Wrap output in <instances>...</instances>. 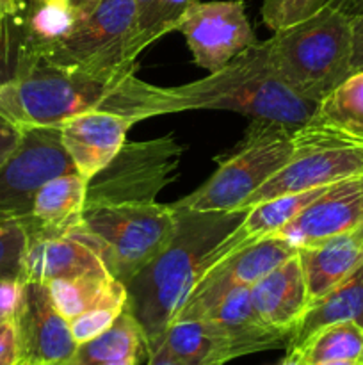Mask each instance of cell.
Masks as SVG:
<instances>
[{
  "label": "cell",
  "instance_id": "obj_1",
  "mask_svg": "<svg viewBox=\"0 0 363 365\" xmlns=\"http://www.w3.org/2000/svg\"><path fill=\"white\" fill-rule=\"evenodd\" d=\"M160 86L135 77H102L39 57H18L14 77L0 86V116L18 128L60 127L88 110H107L137 121L160 116Z\"/></svg>",
  "mask_w": 363,
  "mask_h": 365
},
{
  "label": "cell",
  "instance_id": "obj_2",
  "mask_svg": "<svg viewBox=\"0 0 363 365\" xmlns=\"http://www.w3.org/2000/svg\"><path fill=\"white\" fill-rule=\"evenodd\" d=\"M244 214L177 209L171 241L127 284V310L141 327L146 348L152 349L162 339L201 274L205 259Z\"/></svg>",
  "mask_w": 363,
  "mask_h": 365
},
{
  "label": "cell",
  "instance_id": "obj_3",
  "mask_svg": "<svg viewBox=\"0 0 363 365\" xmlns=\"http://www.w3.org/2000/svg\"><path fill=\"white\" fill-rule=\"evenodd\" d=\"M159 106L160 116L182 110H231L251 121L298 130L315 116L319 102L294 91L270 64L265 41H258L209 77L160 88Z\"/></svg>",
  "mask_w": 363,
  "mask_h": 365
},
{
  "label": "cell",
  "instance_id": "obj_4",
  "mask_svg": "<svg viewBox=\"0 0 363 365\" xmlns=\"http://www.w3.org/2000/svg\"><path fill=\"white\" fill-rule=\"evenodd\" d=\"M265 45L276 73L313 102L352 75V18L331 2L276 31Z\"/></svg>",
  "mask_w": 363,
  "mask_h": 365
},
{
  "label": "cell",
  "instance_id": "obj_5",
  "mask_svg": "<svg viewBox=\"0 0 363 365\" xmlns=\"http://www.w3.org/2000/svg\"><path fill=\"white\" fill-rule=\"evenodd\" d=\"M174 230L177 209L149 202L85 207L80 225L66 235L89 246L107 271L127 285L162 252Z\"/></svg>",
  "mask_w": 363,
  "mask_h": 365
},
{
  "label": "cell",
  "instance_id": "obj_6",
  "mask_svg": "<svg viewBox=\"0 0 363 365\" xmlns=\"http://www.w3.org/2000/svg\"><path fill=\"white\" fill-rule=\"evenodd\" d=\"M294 153V130L251 121L233 153L219 159L212 177L196 191L173 203L198 212H231L262 187Z\"/></svg>",
  "mask_w": 363,
  "mask_h": 365
},
{
  "label": "cell",
  "instance_id": "obj_7",
  "mask_svg": "<svg viewBox=\"0 0 363 365\" xmlns=\"http://www.w3.org/2000/svg\"><path fill=\"white\" fill-rule=\"evenodd\" d=\"M363 175V141L310 120L294 130V153L238 210L285 195L330 187Z\"/></svg>",
  "mask_w": 363,
  "mask_h": 365
},
{
  "label": "cell",
  "instance_id": "obj_8",
  "mask_svg": "<svg viewBox=\"0 0 363 365\" xmlns=\"http://www.w3.org/2000/svg\"><path fill=\"white\" fill-rule=\"evenodd\" d=\"M134 29V0H100L63 43L36 57L91 75L123 77L135 73V64L127 59Z\"/></svg>",
  "mask_w": 363,
  "mask_h": 365
},
{
  "label": "cell",
  "instance_id": "obj_9",
  "mask_svg": "<svg viewBox=\"0 0 363 365\" xmlns=\"http://www.w3.org/2000/svg\"><path fill=\"white\" fill-rule=\"evenodd\" d=\"M185 148L173 138L125 143L107 168L88 182L85 207L149 203L177 175Z\"/></svg>",
  "mask_w": 363,
  "mask_h": 365
},
{
  "label": "cell",
  "instance_id": "obj_10",
  "mask_svg": "<svg viewBox=\"0 0 363 365\" xmlns=\"http://www.w3.org/2000/svg\"><path fill=\"white\" fill-rule=\"evenodd\" d=\"M73 171L60 127L21 128L18 145L0 164V220L23 221L39 189Z\"/></svg>",
  "mask_w": 363,
  "mask_h": 365
},
{
  "label": "cell",
  "instance_id": "obj_11",
  "mask_svg": "<svg viewBox=\"0 0 363 365\" xmlns=\"http://www.w3.org/2000/svg\"><path fill=\"white\" fill-rule=\"evenodd\" d=\"M177 31L185 36L194 63L209 73L221 70L258 43L246 16L244 0L192 4Z\"/></svg>",
  "mask_w": 363,
  "mask_h": 365
},
{
  "label": "cell",
  "instance_id": "obj_12",
  "mask_svg": "<svg viewBox=\"0 0 363 365\" xmlns=\"http://www.w3.org/2000/svg\"><path fill=\"white\" fill-rule=\"evenodd\" d=\"M295 252L298 250L292 248L283 239L269 235L223 257L199 274L174 321L199 319L228 292L233 289L253 287L260 278L265 277Z\"/></svg>",
  "mask_w": 363,
  "mask_h": 365
},
{
  "label": "cell",
  "instance_id": "obj_13",
  "mask_svg": "<svg viewBox=\"0 0 363 365\" xmlns=\"http://www.w3.org/2000/svg\"><path fill=\"white\" fill-rule=\"evenodd\" d=\"M21 364L68 365L73 364L78 344L70 324L57 310L48 285L25 284L21 305L16 312Z\"/></svg>",
  "mask_w": 363,
  "mask_h": 365
},
{
  "label": "cell",
  "instance_id": "obj_14",
  "mask_svg": "<svg viewBox=\"0 0 363 365\" xmlns=\"http://www.w3.org/2000/svg\"><path fill=\"white\" fill-rule=\"evenodd\" d=\"M362 223L363 175L324 189L274 237L283 239L292 248L299 250L354 230Z\"/></svg>",
  "mask_w": 363,
  "mask_h": 365
},
{
  "label": "cell",
  "instance_id": "obj_15",
  "mask_svg": "<svg viewBox=\"0 0 363 365\" xmlns=\"http://www.w3.org/2000/svg\"><path fill=\"white\" fill-rule=\"evenodd\" d=\"M132 118L107 110H88L60 123V139L78 175L91 180L127 143Z\"/></svg>",
  "mask_w": 363,
  "mask_h": 365
},
{
  "label": "cell",
  "instance_id": "obj_16",
  "mask_svg": "<svg viewBox=\"0 0 363 365\" xmlns=\"http://www.w3.org/2000/svg\"><path fill=\"white\" fill-rule=\"evenodd\" d=\"M110 274L89 246L71 235H27L21 257L20 278L23 284H52L57 280Z\"/></svg>",
  "mask_w": 363,
  "mask_h": 365
},
{
  "label": "cell",
  "instance_id": "obj_17",
  "mask_svg": "<svg viewBox=\"0 0 363 365\" xmlns=\"http://www.w3.org/2000/svg\"><path fill=\"white\" fill-rule=\"evenodd\" d=\"M157 344H162L184 365H224L238 356L258 353L251 342L210 319L174 321Z\"/></svg>",
  "mask_w": 363,
  "mask_h": 365
},
{
  "label": "cell",
  "instance_id": "obj_18",
  "mask_svg": "<svg viewBox=\"0 0 363 365\" xmlns=\"http://www.w3.org/2000/svg\"><path fill=\"white\" fill-rule=\"evenodd\" d=\"M249 291L260 319L273 330L290 337L310 303L298 252L260 278Z\"/></svg>",
  "mask_w": 363,
  "mask_h": 365
},
{
  "label": "cell",
  "instance_id": "obj_19",
  "mask_svg": "<svg viewBox=\"0 0 363 365\" xmlns=\"http://www.w3.org/2000/svg\"><path fill=\"white\" fill-rule=\"evenodd\" d=\"M310 302L326 294L363 266V228L298 250Z\"/></svg>",
  "mask_w": 363,
  "mask_h": 365
},
{
  "label": "cell",
  "instance_id": "obj_20",
  "mask_svg": "<svg viewBox=\"0 0 363 365\" xmlns=\"http://www.w3.org/2000/svg\"><path fill=\"white\" fill-rule=\"evenodd\" d=\"M88 196V180L77 171L46 182L32 202L23 223L27 235H66L80 225Z\"/></svg>",
  "mask_w": 363,
  "mask_h": 365
},
{
  "label": "cell",
  "instance_id": "obj_21",
  "mask_svg": "<svg viewBox=\"0 0 363 365\" xmlns=\"http://www.w3.org/2000/svg\"><path fill=\"white\" fill-rule=\"evenodd\" d=\"M326 187L313 189V191L298 192V195H285L278 198L265 200L262 203H256L251 209L246 210L244 217L241 223L223 239L217 242L216 248L210 252V255L205 259L203 271L209 269L212 264L230 253L238 252L246 246L253 245L256 241L274 235L280 232L285 225L290 223L308 203H312L320 192ZM201 271V273H203Z\"/></svg>",
  "mask_w": 363,
  "mask_h": 365
},
{
  "label": "cell",
  "instance_id": "obj_22",
  "mask_svg": "<svg viewBox=\"0 0 363 365\" xmlns=\"http://www.w3.org/2000/svg\"><path fill=\"white\" fill-rule=\"evenodd\" d=\"M85 13L70 0H28L16 18L18 57L43 56L77 29Z\"/></svg>",
  "mask_w": 363,
  "mask_h": 365
},
{
  "label": "cell",
  "instance_id": "obj_23",
  "mask_svg": "<svg viewBox=\"0 0 363 365\" xmlns=\"http://www.w3.org/2000/svg\"><path fill=\"white\" fill-rule=\"evenodd\" d=\"M337 323H356L363 328V266L337 287L308 303L292 330L287 351H295L320 328Z\"/></svg>",
  "mask_w": 363,
  "mask_h": 365
},
{
  "label": "cell",
  "instance_id": "obj_24",
  "mask_svg": "<svg viewBox=\"0 0 363 365\" xmlns=\"http://www.w3.org/2000/svg\"><path fill=\"white\" fill-rule=\"evenodd\" d=\"M144 356L148 359L144 334L125 309L109 330L78 344L73 365H137Z\"/></svg>",
  "mask_w": 363,
  "mask_h": 365
},
{
  "label": "cell",
  "instance_id": "obj_25",
  "mask_svg": "<svg viewBox=\"0 0 363 365\" xmlns=\"http://www.w3.org/2000/svg\"><path fill=\"white\" fill-rule=\"evenodd\" d=\"M48 291L57 310L68 321L95 309L127 307V285L112 274H88L71 280H57L48 284Z\"/></svg>",
  "mask_w": 363,
  "mask_h": 365
},
{
  "label": "cell",
  "instance_id": "obj_26",
  "mask_svg": "<svg viewBox=\"0 0 363 365\" xmlns=\"http://www.w3.org/2000/svg\"><path fill=\"white\" fill-rule=\"evenodd\" d=\"M312 121L363 141V71H354L327 93Z\"/></svg>",
  "mask_w": 363,
  "mask_h": 365
},
{
  "label": "cell",
  "instance_id": "obj_27",
  "mask_svg": "<svg viewBox=\"0 0 363 365\" xmlns=\"http://www.w3.org/2000/svg\"><path fill=\"white\" fill-rule=\"evenodd\" d=\"M135 29L127 59L135 64L139 53L171 31H177L182 16L198 0H134Z\"/></svg>",
  "mask_w": 363,
  "mask_h": 365
},
{
  "label": "cell",
  "instance_id": "obj_28",
  "mask_svg": "<svg viewBox=\"0 0 363 365\" xmlns=\"http://www.w3.org/2000/svg\"><path fill=\"white\" fill-rule=\"evenodd\" d=\"M306 365L327 360L363 362V328L356 323H337L320 328L295 351Z\"/></svg>",
  "mask_w": 363,
  "mask_h": 365
},
{
  "label": "cell",
  "instance_id": "obj_29",
  "mask_svg": "<svg viewBox=\"0 0 363 365\" xmlns=\"http://www.w3.org/2000/svg\"><path fill=\"white\" fill-rule=\"evenodd\" d=\"M327 0H263L262 20L273 32L312 16Z\"/></svg>",
  "mask_w": 363,
  "mask_h": 365
},
{
  "label": "cell",
  "instance_id": "obj_30",
  "mask_svg": "<svg viewBox=\"0 0 363 365\" xmlns=\"http://www.w3.org/2000/svg\"><path fill=\"white\" fill-rule=\"evenodd\" d=\"M27 246V230L20 220L0 221V277H18Z\"/></svg>",
  "mask_w": 363,
  "mask_h": 365
},
{
  "label": "cell",
  "instance_id": "obj_31",
  "mask_svg": "<svg viewBox=\"0 0 363 365\" xmlns=\"http://www.w3.org/2000/svg\"><path fill=\"white\" fill-rule=\"evenodd\" d=\"M125 309H127V307L95 309L68 321L75 342H77V344H84V342L93 341L95 337L102 335L103 331H107L114 323H116V319L121 316V312H123Z\"/></svg>",
  "mask_w": 363,
  "mask_h": 365
},
{
  "label": "cell",
  "instance_id": "obj_32",
  "mask_svg": "<svg viewBox=\"0 0 363 365\" xmlns=\"http://www.w3.org/2000/svg\"><path fill=\"white\" fill-rule=\"evenodd\" d=\"M18 59L16 20L0 21V86L14 77Z\"/></svg>",
  "mask_w": 363,
  "mask_h": 365
},
{
  "label": "cell",
  "instance_id": "obj_33",
  "mask_svg": "<svg viewBox=\"0 0 363 365\" xmlns=\"http://www.w3.org/2000/svg\"><path fill=\"white\" fill-rule=\"evenodd\" d=\"M0 365H21L16 317L0 321Z\"/></svg>",
  "mask_w": 363,
  "mask_h": 365
},
{
  "label": "cell",
  "instance_id": "obj_34",
  "mask_svg": "<svg viewBox=\"0 0 363 365\" xmlns=\"http://www.w3.org/2000/svg\"><path fill=\"white\" fill-rule=\"evenodd\" d=\"M20 132L21 128H18L16 125L11 123L9 120L0 116V164L6 160V157L9 155L14 150V146L18 145Z\"/></svg>",
  "mask_w": 363,
  "mask_h": 365
},
{
  "label": "cell",
  "instance_id": "obj_35",
  "mask_svg": "<svg viewBox=\"0 0 363 365\" xmlns=\"http://www.w3.org/2000/svg\"><path fill=\"white\" fill-rule=\"evenodd\" d=\"M352 73L363 71V14L352 16Z\"/></svg>",
  "mask_w": 363,
  "mask_h": 365
},
{
  "label": "cell",
  "instance_id": "obj_36",
  "mask_svg": "<svg viewBox=\"0 0 363 365\" xmlns=\"http://www.w3.org/2000/svg\"><path fill=\"white\" fill-rule=\"evenodd\" d=\"M148 365H184L166 351L162 344H157L148 351Z\"/></svg>",
  "mask_w": 363,
  "mask_h": 365
},
{
  "label": "cell",
  "instance_id": "obj_37",
  "mask_svg": "<svg viewBox=\"0 0 363 365\" xmlns=\"http://www.w3.org/2000/svg\"><path fill=\"white\" fill-rule=\"evenodd\" d=\"M21 11L18 0H0V21H11L20 18Z\"/></svg>",
  "mask_w": 363,
  "mask_h": 365
},
{
  "label": "cell",
  "instance_id": "obj_38",
  "mask_svg": "<svg viewBox=\"0 0 363 365\" xmlns=\"http://www.w3.org/2000/svg\"><path fill=\"white\" fill-rule=\"evenodd\" d=\"M327 2L337 6L338 9L347 13L351 18L363 14V0H327Z\"/></svg>",
  "mask_w": 363,
  "mask_h": 365
},
{
  "label": "cell",
  "instance_id": "obj_39",
  "mask_svg": "<svg viewBox=\"0 0 363 365\" xmlns=\"http://www.w3.org/2000/svg\"><path fill=\"white\" fill-rule=\"evenodd\" d=\"M71 4H73L75 7H78V9L82 11V13H85L88 14L89 11L93 9V7L96 6V4L100 2V0H70Z\"/></svg>",
  "mask_w": 363,
  "mask_h": 365
},
{
  "label": "cell",
  "instance_id": "obj_40",
  "mask_svg": "<svg viewBox=\"0 0 363 365\" xmlns=\"http://www.w3.org/2000/svg\"><path fill=\"white\" fill-rule=\"evenodd\" d=\"M276 365H306V364L302 362V359L298 355V353H287V355H285V359Z\"/></svg>",
  "mask_w": 363,
  "mask_h": 365
},
{
  "label": "cell",
  "instance_id": "obj_41",
  "mask_svg": "<svg viewBox=\"0 0 363 365\" xmlns=\"http://www.w3.org/2000/svg\"><path fill=\"white\" fill-rule=\"evenodd\" d=\"M310 365H363V362H354V360H327V362H317Z\"/></svg>",
  "mask_w": 363,
  "mask_h": 365
},
{
  "label": "cell",
  "instance_id": "obj_42",
  "mask_svg": "<svg viewBox=\"0 0 363 365\" xmlns=\"http://www.w3.org/2000/svg\"><path fill=\"white\" fill-rule=\"evenodd\" d=\"M27 2H28V0H18V6H20L21 13H23V9H25V6H27Z\"/></svg>",
  "mask_w": 363,
  "mask_h": 365
},
{
  "label": "cell",
  "instance_id": "obj_43",
  "mask_svg": "<svg viewBox=\"0 0 363 365\" xmlns=\"http://www.w3.org/2000/svg\"><path fill=\"white\" fill-rule=\"evenodd\" d=\"M21 365H27V364H21Z\"/></svg>",
  "mask_w": 363,
  "mask_h": 365
},
{
  "label": "cell",
  "instance_id": "obj_44",
  "mask_svg": "<svg viewBox=\"0 0 363 365\" xmlns=\"http://www.w3.org/2000/svg\"><path fill=\"white\" fill-rule=\"evenodd\" d=\"M68 365H73V364H68Z\"/></svg>",
  "mask_w": 363,
  "mask_h": 365
},
{
  "label": "cell",
  "instance_id": "obj_45",
  "mask_svg": "<svg viewBox=\"0 0 363 365\" xmlns=\"http://www.w3.org/2000/svg\"><path fill=\"white\" fill-rule=\"evenodd\" d=\"M362 228H363V223H362Z\"/></svg>",
  "mask_w": 363,
  "mask_h": 365
},
{
  "label": "cell",
  "instance_id": "obj_46",
  "mask_svg": "<svg viewBox=\"0 0 363 365\" xmlns=\"http://www.w3.org/2000/svg\"><path fill=\"white\" fill-rule=\"evenodd\" d=\"M0 221H2V220H0Z\"/></svg>",
  "mask_w": 363,
  "mask_h": 365
}]
</instances>
